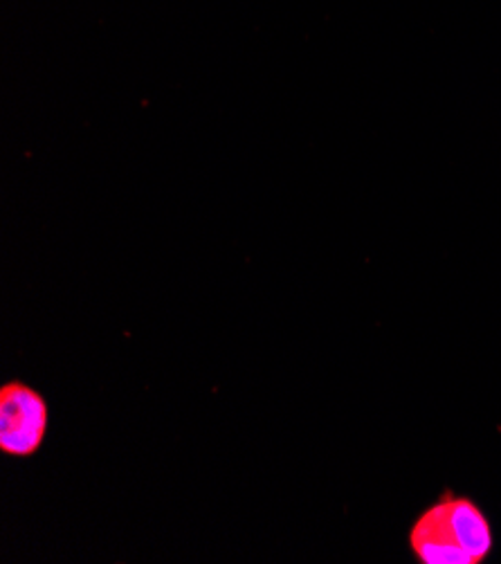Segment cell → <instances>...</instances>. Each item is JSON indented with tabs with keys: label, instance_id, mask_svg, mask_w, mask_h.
I'll return each instance as SVG.
<instances>
[{
	"label": "cell",
	"instance_id": "6da1fadb",
	"mask_svg": "<svg viewBox=\"0 0 501 564\" xmlns=\"http://www.w3.org/2000/svg\"><path fill=\"white\" fill-rule=\"evenodd\" d=\"M47 403L23 382L0 389V453L8 457H32L47 434Z\"/></svg>",
	"mask_w": 501,
	"mask_h": 564
},
{
	"label": "cell",
	"instance_id": "7a4b0ae2",
	"mask_svg": "<svg viewBox=\"0 0 501 564\" xmlns=\"http://www.w3.org/2000/svg\"><path fill=\"white\" fill-rule=\"evenodd\" d=\"M423 516L453 544L466 551L472 564H481L490 555L494 546L490 522L481 506L470 497H457L450 490H443L438 501L425 509Z\"/></svg>",
	"mask_w": 501,
	"mask_h": 564
},
{
	"label": "cell",
	"instance_id": "3957f363",
	"mask_svg": "<svg viewBox=\"0 0 501 564\" xmlns=\"http://www.w3.org/2000/svg\"><path fill=\"white\" fill-rule=\"evenodd\" d=\"M410 549L421 564H472L466 551L453 544L423 516H418L410 531Z\"/></svg>",
	"mask_w": 501,
	"mask_h": 564
}]
</instances>
